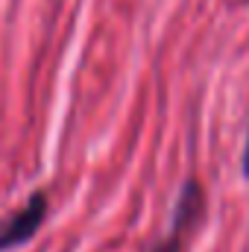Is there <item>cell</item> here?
Returning <instances> with one entry per match:
<instances>
[{"instance_id": "cell-2", "label": "cell", "mask_w": 249, "mask_h": 252, "mask_svg": "<svg viewBox=\"0 0 249 252\" xmlns=\"http://www.w3.org/2000/svg\"><path fill=\"white\" fill-rule=\"evenodd\" d=\"M202 214H205V193H202V185H199L196 179H187L185 185H182L179 199H176V214H173L170 235H167L164 241H158L150 252H182L190 229L202 220Z\"/></svg>"}, {"instance_id": "cell-1", "label": "cell", "mask_w": 249, "mask_h": 252, "mask_svg": "<svg viewBox=\"0 0 249 252\" xmlns=\"http://www.w3.org/2000/svg\"><path fill=\"white\" fill-rule=\"evenodd\" d=\"M47 211H50L47 190L30 193V199L18 211L6 214L0 220V252H12V250H18V247H24V244H30L41 232V226L47 220Z\"/></svg>"}, {"instance_id": "cell-3", "label": "cell", "mask_w": 249, "mask_h": 252, "mask_svg": "<svg viewBox=\"0 0 249 252\" xmlns=\"http://www.w3.org/2000/svg\"><path fill=\"white\" fill-rule=\"evenodd\" d=\"M241 170L249 179V132H247V144H244V156H241Z\"/></svg>"}]
</instances>
